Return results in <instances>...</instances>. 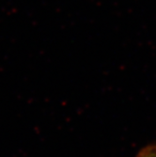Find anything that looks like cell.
Masks as SVG:
<instances>
[{
  "label": "cell",
  "instance_id": "6da1fadb",
  "mask_svg": "<svg viewBox=\"0 0 156 157\" xmlns=\"http://www.w3.org/2000/svg\"><path fill=\"white\" fill-rule=\"evenodd\" d=\"M141 157H156V149H150L144 151Z\"/></svg>",
  "mask_w": 156,
  "mask_h": 157
}]
</instances>
